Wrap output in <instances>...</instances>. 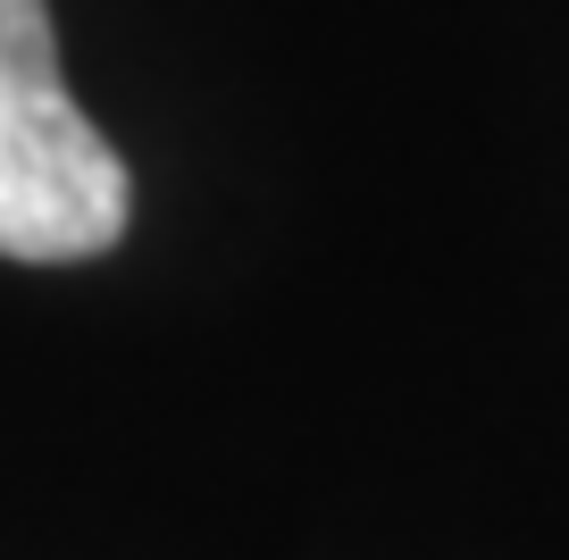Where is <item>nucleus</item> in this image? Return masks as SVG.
I'll return each instance as SVG.
<instances>
[{
	"instance_id": "obj_1",
	"label": "nucleus",
	"mask_w": 569,
	"mask_h": 560,
	"mask_svg": "<svg viewBox=\"0 0 569 560\" xmlns=\"http://www.w3.org/2000/svg\"><path fill=\"white\" fill-rule=\"evenodd\" d=\"M126 210V159L59 84L51 0H0V260H101Z\"/></svg>"
}]
</instances>
